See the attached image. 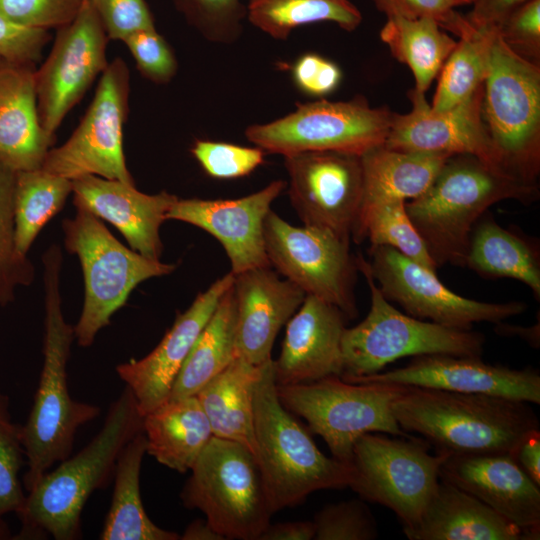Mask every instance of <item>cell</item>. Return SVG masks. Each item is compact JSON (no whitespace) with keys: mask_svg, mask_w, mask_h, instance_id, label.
Wrapping results in <instances>:
<instances>
[{"mask_svg":"<svg viewBox=\"0 0 540 540\" xmlns=\"http://www.w3.org/2000/svg\"><path fill=\"white\" fill-rule=\"evenodd\" d=\"M44 282L43 365L33 405L22 425L29 491L55 464L69 457L78 430L98 417L100 407L74 400L68 388L67 365L74 327L67 323L60 292L63 256L51 245L42 256Z\"/></svg>","mask_w":540,"mask_h":540,"instance_id":"6da1fadb","label":"cell"},{"mask_svg":"<svg viewBox=\"0 0 540 540\" xmlns=\"http://www.w3.org/2000/svg\"><path fill=\"white\" fill-rule=\"evenodd\" d=\"M143 431V415L125 386L107 412L102 428L76 455L59 462L27 491L18 539L75 540L81 536V514L91 496L105 488L126 444Z\"/></svg>","mask_w":540,"mask_h":540,"instance_id":"7a4b0ae2","label":"cell"},{"mask_svg":"<svg viewBox=\"0 0 540 540\" xmlns=\"http://www.w3.org/2000/svg\"><path fill=\"white\" fill-rule=\"evenodd\" d=\"M402 430L422 435L448 454H511L539 420L527 402L405 386L392 403Z\"/></svg>","mask_w":540,"mask_h":540,"instance_id":"3957f363","label":"cell"},{"mask_svg":"<svg viewBox=\"0 0 540 540\" xmlns=\"http://www.w3.org/2000/svg\"><path fill=\"white\" fill-rule=\"evenodd\" d=\"M537 198V185L476 156L455 154L424 193L406 202V210L437 267L464 266L472 230L489 207L508 199L530 204Z\"/></svg>","mask_w":540,"mask_h":540,"instance_id":"277c9868","label":"cell"},{"mask_svg":"<svg viewBox=\"0 0 540 540\" xmlns=\"http://www.w3.org/2000/svg\"><path fill=\"white\" fill-rule=\"evenodd\" d=\"M253 415L257 461L273 513L302 503L315 491L349 486L351 464L323 454L280 402L272 358L262 365Z\"/></svg>","mask_w":540,"mask_h":540,"instance_id":"5b68a950","label":"cell"},{"mask_svg":"<svg viewBox=\"0 0 540 540\" xmlns=\"http://www.w3.org/2000/svg\"><path fill=\"white\" fill-rule=\"evenodd\" d=\"M180 499L198 509L224 539L258 540L274 514L255 455L212 436L190 469Z\"/></svg>","mask_w":540,"mask_h":540,"instance_id":"8992f818","label":"cell"},{"mask_svg":"<svg viewBox=\"0 0 540 540\" xmlns=\"http://www.w3.org/2000/svg\"><path fill=\"white\" fill-rule=\"evenodd\" d=\"M75 208V216L64 219L62 229L65 248L79 258L84 278L83 308L74 336L79 346L89 347L138 284L168 275L176 265L127 248L100 218L83 207Z\"/></svg>","mask_w":540,"mask_h":540,"instance_id":"52a82bcc","label":"cell"},{"mask_svg":"<svg viewBox=\"0 0 540 540\" xmlns=\"http://www.w3.org/2000/svg\"><path fill=\"white\" fill-rule=\"evenodd\" d=\"M356 260L358 271L369 287L371 304L359 324L343 331L340 377L378 373L389 363L406 356L482 355L485 342L482 333L446 327L400 312L381 293L363 255H357Z\"/></svg>","mask_w":540,"mask_h":540,"instance_id":"ba28073f","label":"cell"},{"mask_svg":"<svg viewBox=\"0 0 540 540\" xmlns=\"http://www.w3.org/2000/svg\"><path fill=\"white\" fill-rule=\"evenodd\" d=\"M482 115L505 170L536 185L540 169V68L498 34L483 85Z\"/></svg>","mask_w":540,"mask_h":540,"instance_id":"9c48e42d","label":"cell"},{"mask_svg":"<svg viewBox=\"0 0 540 540\" xmlns=\"http://www.w3.org/2000/svg\"><path fill=\"white\" fill-rule=\"evenodd\" d=\"M282 405L302 417L323 438L332 457L350 464L355 441L366 433L409 437L398 425L392 403L405 385L351 383L340 376L313 382L276 385Z\"/></svg>","mask_w":540,"mask_h":540,"instance_id":"30bf717a","label":"cell"},{"mask_svg":"<svg viewBox=\"0 0 540 540\" xmlns=\"http://www.w3.org/2000/svg\"><path fill=\"white\" fill-rule=\"evenodd\" d=\"M388 108L371 107L362 96L349 101L321 99L298 104L277 120L253 124L245 137L264 152L283 157L308 151L355 155L384 144L392 121Z\"/></svg>","mask_w":540,"mask_h":540,"instance_id":"8fae6325","label":"cell"},{"mask_svg":"<svg viewBox=\"0 0 540 540\" xmlns=\"http://www.w3.org/2000/svg\"><path fill=\"white\" fill-rule=\"evenodd\" d=\"M449 454L428 452L418 440L366 433L353 445L349 488L363 500L391 509L403 528L420 519L440 480V468Z\"/></svg>","mask_w":540,"mask_h":540,"instance_id":"7c38bea8","label":"cell"},{"mask_svg":"<svg viewBox=\"0 0 540 540\" xmlns=\"http://www.w3.org/2000/svg\"><path fill=\"white\" fill-rule=\"evenodd\" d=\"M129 94L128 66L115 58L100 75L93 100L77 128L61 146L48 151L41 168L70 180L96 175L135 185L123 149Z\"/></svg>","mask_w":540,"mask_h":540,"instance_id":"4fadbf2b","label":"cell"},{"mask_svg":"<svg viewBox=\"0 0 540 540\" xmlns=\"http://www.w3.org/2000/svg\"><path fill=\"white\" fill-rule=\"evenodd\" d=\"M270 266L298 286L340 309L347 319L357 316L354 285L358 271L350 241L313 227L293 226L270 210L264 221Z\"/></svg>","mask_w":540,"mask_h":540,"instance_id":"5bb4252c","label":"cell"},{"mask_svg":"<svg viewBox=\"0 0 540 540\" xmlns=\"http://www.w3.org/2000/svg\"><path fill=\"white\" fill-rule=\"evenodd\" d=\"M369 254V269L383 296L415 318L471 330L475 323L496 324L527 308L521 301L491 303L463 297L445 286L436 271L391 247H370Z\"/></svg>","mask_w":540,"mask_h":540,"instance_id":"9a60e30c","label":"cell"},{"mask_svg":"<svg viewBox=\"0 0 540 540\" xmlns=\"http://www.w3.org/2000/svg\"><path fill=\"white\" fill-rule=\"evenodd\" d=\"M108 41L90 0L57 29L50 53L34 73L39 120L49 135L55 136L67 113L108 66Z\"/></svg>","mask_w":540,"mask_h":540,"instance_id":"2e32d148","label":"cell"},{"mask_svg":"<svg viewBox=\"0 0 540 540\" xmlns=\"http://www.w3.org/2000/svg\"><path fill=\"white\" fill-rule=\"evenodd\" d=\"M288 195L304 226L351 241L363 198L361 156L308 151L284 156Z\"/></svg>","mask_w":540,"mask_h":540,"instance_id":"e0dca14e","label":"cell"},{"mask_svg":"<svg viewBox=\"0 0 540 540\" xmlns=\"http://www.w3.org/2000/svg\"><path fill=\"white\" fill-rule=\"evenodd\" d=\"M408 97L411 111L393 113L383 146L407 152L469 154L507 172L484 123L483 86L444 112L432 111L425 93L411 89Z\"/></svg>","mask_w":540,"mask_h":540,"instance_id":"ac0fdd59","label":"cell"},{"mask_svg":"<svg viewBox=\"0 0 540 540\" xmlns=\"http://www.w3.org/2000/svg\"><path fill=\"white\" fill-rule=\"evenodd\" d=\"M341 378L351 383L418 386L540 403L538 370L492 365L476 356L419 355L414 356L408 364L400 368L366 376Z\"/></svg>","mask_w":540,"mask_h":540,"instance_id":"d6986e66","label":"cell"},{"mask_svg":"<svg viewBox=\"0 0 540 540\" xmlns=\"http://www.w3.org/2000/svg\"><path fill=\"white\" fill-rule=\"evenodd\" d=\"M283 180L236 199H177L166 220H178L203 229L224 248L234 275L270 266L264 240V221L274 200L284 190Z\"/></svg>","mask_w":540,"mask_h":540,"instance_id":"ffe728a7","label":"cell"},{"mask_svg":"<svg viewBox=\"0 0 540 540\" xmlns=\"http://www.w3.org/2000/svg\"><path fill=\"white\" fill-rule=\"evenodd\" d=\"M233 280L232 272L217 279L177 315L148 355L116 366L119 378L132 391L143 416L168 400L184 361Z\"/></svg>","mask_w":540,"mask_h":540,"instance_id":"44dd1931","label":"cell"},{"mask_svg":"<svg viewBox=\"0 0 540 540\" xmlns=\"http://www.w3.org/2000/svg\"><path fill=\"white\" fill-rule=\"evenodd\" d=\"M440 478L539 539L540 485L511 454H449L441 465Z\"/></svg>","mask_w":540,"mask_h":540,"instance_id":"7402d4cb","label":"cell"},{"mask_svg":"<svg viewBox=\"0 0 540 540\" xmlns=\"http://www.w3.org/2000/svg\"><path fill=\"white\" fill-rule=\"evenodd\" d=\"M343 312L317 297L306 295L286 323L280 356L273 360L276 385L313 382L341 376V339L346 328Z\"/></svg>","mask_w":540,"mask_h":540,"instance_id":"603a6c76","label":"cell"},{"mask_svg":"<svg viewBox=\"0 0 540 540\" xmlns=\"http://www.w3.org/2000/svg\"><path fill=\"white\" fill-rule=\"evenodd\" d=\"M236 356L254 365L271 359L275 338L299 309L306 294L279 277L271 266L234 275Z\"/></svg>","mask_w":540,"mask_h":540,"instance_id":"cb8c5ba5","label":"cell"},{"mask_svg":"<svg viewBox=\"0 0 540 540\" xmlns=\"http://www.w3.org/2000/svg\"><path fill=\"white\" fill-rule=\"evenodd\" d=\"M73 204L115 226L129 246L141 255L160 260V227L178 197L166 191L145 194L135 185L96 175L72 180Z\"/></svg>","mask_w":540,"mask_h":540,"instance_id":"d4e9b609","label":"cell"},{"mask_svg":"<svg viewBox=\"0 0 540 540\" xmlns=\"http://www.w3.org/2000/svg\"><path fill=\"white\" fill-rule=\"evenodd\" d=\"M34 73L0 58V164L15 172L41 168L55 143L40 124Z\"/></svg>","mask_w":540,"mask_h":540,"instance_id":"484cf974","label":"cell"},{"mask_svg":"<svg viewBox=\"0 0 540 540\" xmlns=\"http://www.w3.org/2000/svg\"><path fill=\"white\" fill-rule=\"evenodd\" d=\"M410 540H536L485 503L440 478L419 521L403 528Z\"/></svg>","mask_w":540,"mask_h":540,"instance_id":"4316f807","label":"cell"},{"mask_svg":"<svg viewBox=\"0 0 540 540\" xmlns=\"http://www.w3.org/2000/svg\"><path fill=\"white\" fill-rule=\"evenodd\" d=\"M146 453L179 473L190 471L213 436L196 395L168 399L143 416Z\"/></svg>","mask_w":540,"mask_h":540,"instance_id":"83f0119b","label":"cell"},{"mask_svg":"<svg viewBox=\"0 0 540 540\" xmlns=\"http://www.w3.org/2000/svg\"><path fill=\"white\" fill-rule=\"evenodd\" d=\"M262 365H254L236 356L196 394L213 436L243 444L256 459L253 403Z\"/></svg>","mask_w":540,"mask_h":540,"instance_id":"f1b7e54d","label":"cell"},{"mask_svg":"<svg viewBox=\"0 0 540 540\" xmlns=\"http://www.w3.org/2000/svg\"><path fill=\"white\" fill-rule=\"evenodd\" d=\"M464 266L484 278L518 280L540 299L538 244L520 231L502 227L486 213L472 230Z\"/></svg>","mask_w":540,"mask_h":540,"instance_id":"f546056e","label":"cell"},{"mask_svg":"<svg viewBox=\"0 0 540 540\" xmlns=\"http://www.w3.org/2000/svg\"><path fill=\"white\" fill-rule=\"evenodd\" d=\"M451 155L407 152L375 147L361 155L363 198L361 206L389 200L415 199L433 182Z\"/></svg>","mask_w":540,"mask_h":540,"instance_id":"4dcf8cb0","label":"cell"},{"mask_svg":"<svg viewBox=\"0 0 540 540\" xmlns=\"http://www.w3.org/2000/svg\"><path fill=\"white\" fill-rule=\"evenodd\" d=\"M147 450L143 431L120 453L114 472V489L101 540H178L180 535L157 526L147 515L140 492L142 461Z\"/></svg>","mask_w":540,"mask_h":540,"instance_id":"1f68e13d","label":"cell"},{"mask_svg":"<svg viewBox=\"0 0 540 540\" xmlns=\"http://www.w3.org/2000/svg\"><path fill=\"white\" fill-rule=\"evenodd\" d=\"M236 303L232 286L224 293L202 329L168 399L196 395L236 357Z\"/></svg>","mask_w":540,"mask_h":540,"instance_id":"d6a6232c","label":"cell"},{"mask_svg":"<svg viewBox=\"0 0 540 540\" xmlns=\"http://www.w3.org/2000/svg\"><path fill=\"white\" fill-rule=\"evenodd\" d=\"M392 56L406 64L415 79L414 89L425 93L439 75L457 41L432 18L388 17L380 31Z\"/></svg>","mask_w":540,"mask_h":540,"instance_id":"836d02e7","label":"cell"},{"mask_svg":"<svg viewBox=\"0 0 540 540\" xmlns=\"http://www.w3.org/2000/svg\"><path fill=\"white\" fill-rule=\"evenodd\" d=\"M246 9L248 21L277 40L311 23L332 22L353 31L362 22L361 12L349 0H249Z\"/></svg>","mask_w":540,"mask_h":540,"instance_id":"e575fe53","label":"cell"},{"mask_svg":"<svg viewBox=\"0 0 540 540\" xmlns=\"http://www.w3.org/2000/svg\"><path fill=\"white\" fill-rule=\"evenodd\" d=\"M497 34L496 27H473L460 37L440 70L432 111H447L483 86Z\"/></svg>","mask_w":540,"mask_h":540,"instance_id":"d590c367","label":"cell"},{"mask_svg":"<svg viewBox=\"0 0 540 540\" xmlns=\"http://www.w3.org/2000/svg\"><path fill=\"white\" fill-rule=\"evenodd\" d=\"M72 180L42 168L18 171L14 185V222L17 249L24 255L42 228L64 206Z\"/></svg>","mask_w":540,"mask_h":540,"instance_id":"8d00e7d4","label":"cell"},{"mask_svg":"<svg viewBox=\"0 0 540 540\" xmlns=\"http://www.w3.org/2000/svg\"><path fill=\"white\" fill-rule=\"evenodd\" d=\"M351 239L356 243L367 239L371 247H391L433 271L438 268L413 225L403 200L361 206Z\"/></svg>","mask_w":540,"mask_h":540,"instance_id":"74e56055","label":"cell"},{"mask_svg":"<svg viewBox=\"0 0 540 540\" xmlns=\"http://www.w3.org/2000/svg\"><path fill=\"white\" fill-rule=\"evenodd\" d=\"M16 172L0 164V306L15 300L17 288L29 286L35 269L16 246L14 222V185Z\"/></svg>","mask_w":540,"mask_h":540,"instance_id":"f35d334b","label":"cell"},{"mask_svg":"<svg viewBox=\"0 0 540 540\" xmlns=\"http://www.w3.org/2000/svg\"><path fill=\"white\" fill-rule=\"evenodd\" d=\"M22 425L10 413L9 398L0 392V516L17 514L26 494L20 472L25 464Z\"/></svg>","mask_w":540,"mask_h":540,"instance_id":"ab89813d","label":"cell"},{"mask_svg":"<svg viewBox=\"0 0 540 540\" xmlns=\"http://www.w3.org/2000/svg\"><path fill=\"white\" fill-rule=\"evenodd\" d=\"M176 10L206 40L236 42L243 31L247 9L242 0H172Z\"/></svg>","mask_w":540,"mask_h":540,"instance_id":"60d3db41","label":"cell"},{"mask_svg":"<svg viewBox=\"0 0 540 540\" xmlns=\"http://www.w3.org/2000/svg\"><path fill=\"white\" fill-rule=\"evenodd\" d=\"M315 540H372L378 528L369 507L358 499L327 504L314 516Z\"/></svg>","mask_w":540,"mask_h":540,"instance_id":"b9f144b4","label":"cell"},{"mask_svg":"<svg viewBox=\"0 0 540 540\" xmlns=\"http://www.w3.org/2000/svg\"><path fill=\"white\" fill-rule=\"evenodd\" d=\"M191 153L209 176L233 179L253 172L263 163L265 152L258 147L197 140Z\"/></svg>","mask_w":540,"mask_h":540,"instance_id":"7bdbcfd3","label":"cell"},{"mask_svg":"<svg viewBox=\"0 0 540 540\" xmlns=\"http://www.w3.org/2000/svg\"><path fill=\"white\" fill-rule=\"evenodd\" d=\"M122 42L134 58L138 71L149 81L167 84L176 75L175 54L156 28L133 33Z\"/></svg>","mask_w":540,"mask_h":540,"instance_id":"ee69618b","label":"cell"},{"mask_svg":"<svg viewBox=\"0 0 540 540\" xmlns=\"http://www.w3.org/2000/svg\"><path fill=\"white\" fill-rule=\"evenodd\" d=\"M84 0H0V13L32 29H58L78 14Z\"/></svg>","mask_w":540,"mask_h":540,"instance_id":"f6af8a7d","label":"cell"},{"mask_svg":"<svg viewBox=\"0 0 540 540\" xmlns=\"http://www.w3.org/2000/svg\"><path fill=\"white\" fill-rule=\"evenodd\" d=\"M388 17L434 19L441 28L459 38L468 34L473 26L466 17L455 11V0H371Z\"/></svg>","mask_w":540,"mask_h":540,"instance_id":"bcb514c9","label":"cell"},{"mask_svg":"<svg viewBox=\"0 0 540 540\" xmlns=\"http://www.w3.org/2000/svg\"><path fill=\"white\" fill-rule=\"evenodd\" d=\"M503 42L520 57L539 65L540 0H527L499 26Z\"/></svg>","mask_w":540,"mask_h":540,"instance_id":"7dc6e473","label":"cell"},{"mask_svg":"<svg viewBox=\"0 0 540 540\" xmlns=\"http://www.w3.org/2000/svg\"><path fill=\"white\" fill-rule=\"evenodd\" d=\"M109 40L123 41L141 30L154 29V18L145 0H90Z\"/></svg>","mask_w":540,"mask_h":540,"instance_id":"c3c4849f","label":"cell"},{"mask_svg":"<svg viewBox=\"0 0 540 540\" xmlns=\"http://www.w3.org/2000/svg\"><path fill=\"white\" fill-rule=\"evenodd\" d=\"M49 40L48 30L17 25L0 13V58L35 65Z\"/></svg>","mask_w":540,"mask_h":540,"instance_id":"681fc988","label":"cell"},{"mask_svg":"<svg viewBox=\"0 0 540 540\" xmlns=\"http://www.w3.org/2000/svg\"><path fill=\"white\" fill-rule=\"evenodd\" d=\"M292 77L302 92L312 96H323L338 87L342 73L334 62L315 53H306L295 62Z\"/></svg>","mask_w":540,"mask_h":540,"instance_id":"f907efd6","label":"cell"},{"mask_svg":"<svg viewBox=\"0 0 540 540\" xmlns=\"http://www.w3.org/2000/svg\"><path fill=\"white\" fill-rule=\"evenodd\" d=\"M527 0H475L466 17L473 27H496Z\"/></svg>","mask_w":540,"mask_h":540,"instance_id":"816d5d0a","label":"cell"},{"mask_svg":"<svg viewBox=\"0 0 540 540\" xmlns=\"http://www.w3.org/2000/svg\"><path fill=\"white\" fill-rule=\"evenodd\" d=\"M512 456L520 468L540 485V431L527 436Z\"/></svg>","mask_w":540,"mask_h":540,"instance_id":"f5cc1de1","label":"cell"},{"mask_svg":"<svg viewBox=\"0 0 540 540\" xmlns=\"http://www.w3.org/2000/svg\"><path fill=\"white\" fill-rule=\"evenodd\" d=\"M315 536L313 521L269 524L258 540H311Z\"/></svg>","mask_w":540,"mask_h":540,"instance_id":"db71d44e","label":"cell"},{"mask_svg":"<svg viewBox=\"0 0 540 540\" xmlns=\"http://www.w3.org/2000/svg\"><path fill=\"white\" fill-rule=\"evenodd\" d=\"M495 332L503 336H518L527 341L534 348L540 344L539 322L531 327H520L515 325L496 323Z\"/></svg>","mask_w":540,"mask_h":540,"instance_id":"11a10c76","label":"cell"},{"mask_svg":"<svg viewBox=\"0 0 540 540\" xmlns=\"http://www.w3.org/2000/svg\"><path fill=\"white\" fill-rule=\"evenodd\" d=\"M182 540H224L217 531H215L206 520H195L191 522L180 535Z\"/></svg>","mask_w":540,"mask_h":540,"instance_id":"9f6ffc18","label":"cell"},{"mask_svg":"<svg viewBox=\"0 0 540 540\" xmlns=\"http://www.w3.org/2000/svg\"><path fill=\"white\" fill-rule=\"evenodd\" d=\"M11 532L7 523L3 520V517L0 516V540L10 539Z\"/></svg>","mask_w":540,"mask_h":540,"instance_id":"6f0895ef","label":"cell"},{"mask_svg":"<svg viewBox=\"0 0 540 540\" xmlns=\"http://www.w3.org/2000/svg\"><path fill=\"white\" fill-rule=\"evenodd\" d=\"M457 5H467V4H473L475 0H455Z\"/></svg>","mask_w":540,"mask_h":540,"instance_id":"680465c9","label":"cell"}]
</instances>
